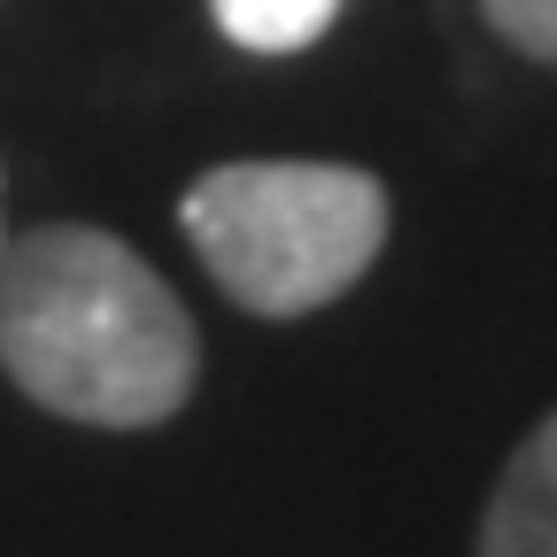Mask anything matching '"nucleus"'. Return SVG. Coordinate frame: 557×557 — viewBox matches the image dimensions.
<instances>
[{
    "label": "nucleus",
    "instance_id": "5",
    "mask_svg": "<svg viewBox=\"0 0 557 557\" xmlns=\"http://www.w3.org/2000/svg\"><path fill=\"white\" fill-rule=\"evenodd\" d=\"M480 16L527 62H557V0H480Z\"/></svg>",
    "mask_w": 557,
    "mask_h": 557
},
{
    "label": "nucleus",
    "instance_id": "2",
    "mask_svg": "<svg viewBox=\"0 0 557 557\" xmlns=\"http://www.w3.org/2000/svg\"><path fill=\"white\" fill-rule=\"evenodd\" d=\"M178 225L240 310L310 318L387 248V186L357 163H218L186 186Z\"/></svg>",
    "mask_w": 557,
    "mask_h": 557
},
{
    "label": "nucleus",
    "instance_id": "3",
    "mask_svg": "<svg viewBox=\"0 0 557 557\" xmlns=\"http://www.w3.org/2000/svg\"><path fill=\"white\" fill-rule=\"evenodd\" d=\"M480 557H557V410L511 449L480 511Z\"/></svg>",
    "mask_w": 557,
    "mask_h": 557
},
{
    "label": "nucleus",
    "instance_id": "4",
    "mask_svg": "<svg viewBox=\"0 0 557 557\" xmlns=\"http://www.w3.org/2000/svg\"><path fill=\"white\" fill-rule=\"evenodd\" d=\"M209 16L248 54H302L333 32L341 0H209Z\"/></svg>",
    "mask_w": 557,
    "mask_h": 557
},
{
    "label": "nucleus",
    "instance_id": "1",
    "mask_svg": "<svg viewBox=\"0 0 557 557\" xmlns=\"http://www.w3.org/2000/svg\"><path fill=\"white\" fill-rule=\"evenodd\" d=\"M0 372L54 418L132 434L186 410L201 333L116 233L32 225L0 248Z\"/></svg>",
    "mask_w": 557,
    "mask_h": 557
}]
</instances>
